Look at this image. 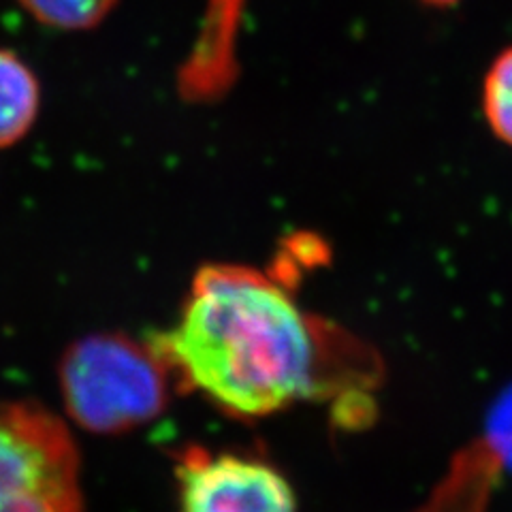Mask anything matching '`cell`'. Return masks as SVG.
<instances>
[{
    "instance_id": "1",
    "label": "cell",
    "mask_w": 512,
    "mask_h": 512,
    "mask_svg": "<svg viewBox=\"0 0 512 512\" xmlns=\"http://www.w3.org/2000/svg\"><path fill=\"white\" fill-rule=\"evenodd\" d=\"M150 346L186 387L239 416H263L376 376L374 355L357 340L316 323L284 288L244 265L201 269L178 327Z\"/></svg>"
},
{
    "instance_id": "2",
    "label": "cell",
    "mask_w": 512,
    "mask_h": 512,
    "mask_svg": "<svg viewBox=\"0 0 512 512\" xmlns=\"http://www.w3.org/2000/svg\"><path fill=\"white\" fill-rule=\"evenodd\" d=\"M169 367L158 352L120 335L77 342L62 363L64 402L73 419L92 431H122L165 408Z\"/></svg>"
},
{
    "instance_id": "3",
    "label": "cell",
    "mask_w": 512,
    "mask_h": 512,
    "mask_svg": "<svg viewBox=\"0 0 512 512\" xmlns=\"http://www.w3.org/2000/svg\"><path fill=\"white\" fill-rule=\"evenodd\" d=\"M0 512H84L69 431L41 408L0 406Z\"/></svg>"
},
{
    "instance_id": "4",
    "label": "cell",
    "mask_w": 512,
    "mask_h": 512,
    "mask_svg": "<svg viewBox=\"0 0 512 512\" xmlns=\"http://www.w3.org/2000/svg\"><path fill=\"white\" fill-rule=\"evenodd\" d=\"M178 480L182 512H297L291 487L263 461L188 448Z\"/></svg>"
},
{
    "instance_id": "5",
    "label": "cell",
    "mask_w": 512,
    "mask_h": 512,
    "mask_svg": "<svg viewBox=\"0 0 512 512\" xmlns=\"http://www.w3.org/2000/svg\"><path fill=\"white\" fill-rule=\"evenodd\" d=\"M512 476V387L495 402L480 434L459 448L416 512H487L491 495Z\"/></svg>"
},
{
    "instance_id": "6",
    "label": "cell",
    "mask_w": 512,
    "mask_h": 512,
    "mask_svg": "<svg viewBox=\"0 0 512 512\" xmlns=\"http://www.w3.org/2000/svg\"><path fill=\"white\" fill-rule=\"evenodd\" d=\"M39 82L28 64L9 50H0V148L18 143L37 120Z\"/></svg>"
},
{
    "instance_id": "7",
    "label": "cell",
    "mask_w": 512,
    "mask_h": 512,
    "mask_svg": "<svg viewBox=\"0 0 512 512\" xmlns=\"http://www.w3.org/2000/svg\"><path fill=\"white\" fill-rule=\"evenodd\" d=\"M37 22L58 30H88L101 24L116 0H20Z\"/></svg>"
},
{
    "instance_id": "8",
    "label": "cell",
    "mask_w": 512,
    "mask_h": 512,
    "mask_svg": "<svg viewBox=\"0 0 512 512\" xmlns=\"http://www.w3.org/2000/svg\"><path fill=\"white\" fill-rule=\"evenodd\" d=\"M483 109L491 131L512 148V47L495 58L485 77Z\"/></svg>"
},
{
    "instance_id": "9",
    "label": "cell",
    "mask_w": 512,
    "mask_h": 512,
    "mask_svg": "<svg viewBox=\"0 0 512 512\" xmlns=\"http://www.w3.org/2000/svg\"><path fill=\"white\" fill-rule=\"evenodd\" d=\"M423 3L429 5V7H440V9H444V7H451V5L459 3V0H423Z\"/></svg>"
}]
</instances>
